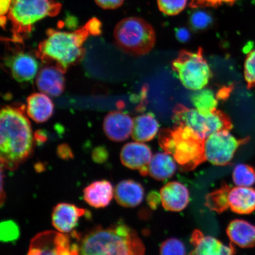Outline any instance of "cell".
<instances>
[{
	"label": "cell",
	"instance_id": "cell-43",
	"mask_svg": "<svg viewBox=\"0 0 255 255\" xmlns=\"http://www.w3.org/2000/svg\"><path fill=\"white\" fill-rule=\"evenodd\" d=\"M194 1V0H191V1Z\"/></svg>",
	"mask_w": 255,
	"mask_h": 255
},
{
	"label": "cell",
	"instance_id": "cell-13",
	"mask_svg": "<svg viewBox=\"0 0 255 255\" xmlns=\"http://www.w3.org/2000/svg\"><path fill=\"white\" fill-rule=\"evenodd\" d=\"M191 244L193 250L190 255H235L234 244L229 245L210 236H205L202 232L196 229L191 235Z\"/></svg>",
	"mask_w": 255,
	"mask_h": 255
},
{
	"label": "cell",
	"instance_id": "cell-6",
	"mask_svg": "<svg viewBox=\"0 0 255 255\" xmlns=\"http://www.w3.org/2000/svg\"><path fill=\"white\" fill-rule=\"evenodd\" d=\"M115 42L124 52L134 56L148 53L155 44L154 28L143 19L130 17L123 19L115 27Z\"/></svg>",
	"mask_w": 255,
	"mask_h": 255
},
{
	"label": "cell",
	"instance_id": "cell-19",
	"mask_svg": "<svg viewBox=\"0 0 255 255\" xmlns=\"http://www.w3.org/2000/svg\"><path fill=\"white\" fill-rule=\"evenodd\" d=\"M144 194L142 185L132 180L120 181L114 190V196L118 204L128 208L139 205Z\"/></svg>",
	"mask_w": 255,
	"mask_h": 255
},
{
	"label": "cell",
	"instance_id": "cell-39",
	"mask_svg": "<svg viewBox=\"0 0 255 255\" xmlns=\"http://www.w3.org/2000/svg\"><path fill=\"white\" fill-rule=\"evenodd\" d=\"M232 91V87H223L220 89L218 94H216L219 100H224L227 99L230 95Z\"/></svg>",
	"mask_w": 255,
	"mask_h": 255
},
{
	"label": "cell",
	"instance_id": "cell-3",
	"mask_svg": "<svg viewBox=\"0 0 255 255\" xmlns=\"http://www.w3.org/2000/svg\"><path fill=\"white\" fill-rule=\"evenodd\" d=\"M89 34L87 24L73 32L49 29L46 39L38 47L36 55L41 61L53 63L65 73L84 57L85 50L82 46Z\"/></svg>",
	"mask_w": 255,
	"mask_h": 255
},
{
	"label": "cell",
	"instance_id": "cell-30",
	"mask_svg": "<svg viewBox=\"0 0 255 255\" xmlns=\"http://www.w3.org/2000/svg\"><path fill=\"white\" fill-rule=\"evenodd\" d=\"M244 76L247 87H255V49L248 54L244 66Z\"/></svg>",
	"mask_w": 255,
	"mask_h": 255
},
{
	"label": "cell",
	"instance_id": "cell-32",
	"mask_svg": "<svg viewBox=\"0 0 255 255\" xmlns=\"http://www.w3.org/2000/svg\"><path fill=\"white\" fill-rule=\"evenodd\" d=\"M18 226L14 222L5 221L1 224V240L4 242L13 241L18 238Z\"/></svg>",
	"mask_w": 255,
	"mask_h": 255
},
{
	"label": "cell",
	"instance_id": "cell-5",
	"mask_svg": "<svg viewBox=\"0 0 255 255\" xmlns=\"http://www.w3.org/2000/svg\"><path fill=\"white\" fill-rule=\"evenodd\" d=\"M55 0H12L8 13L12 25V39L20 41L30 33L33 25L46 17H54L61 10Z\"/></svg>",
	"mask_w": 255,
	"mask_h": 255
},
{
	"label": "cell",
	"instance_id": "cell-41",
	"mask_svg": "<svg viewBox=\"0 0 255 255\" xmlns=\"http://www.w3.org/2000/svg\"><path fill=\"white\" fill-rule=\"evenodd\" d=\"M58 152L59 155L63 158H71L72 156L71 149L66 145L62 146V147L59 149Z\"/></svg>",
	"mask_w": 255,
	"mask_h": 255
},
{
	"label": "cell",
	"instance_id": "cell-14",
	"mask_svg": "<svg viewBox=\"0 0 255 255\" xmlns=\"http://www.w3.org/2000/svg\"><path fill=\"white\" fill-rule=\"evenodd\" d=\"M133 120L128 115L120 111L108 114L104 121L105 134L112 141L122 142L132 135Z\"/></svg>",
	"mask_w": 255,
	"mask_h": 255
},
{
	"label": "cell",
	"instance_id": "cell-12",
	"mask_svg": "<svg viewBox=\"0 0 255 255\" xmlns=\"http://www.w3.org/2000/svg\"><path fill=\"white\" fill-rule=\"evenodd\" d=\"M87 210L80 208L72 204L59 203L53 210L52 225L62 234L72 232L78 224L81 217L89 214Z\"/></svg>",
	"mask_w": 255,
	"mask_h": 255
},
{
	"label": "cell",
	"instance_id": "cell-33",
	"mask_svg": "<svg viewBox=\"0 0 255 255\" xmlns=\"http://www.w3.org/2000/svg\"><path fill=\"white\" fill-rule=\"evenodd\" d=\"M236 0H194L190 3V6L192 8L198 7H218L223 4L232 5Z\"/></svg>",
	"mask_w": 255,
	"mask_h": 255
},
{
	"label": "cell",
	"instance_id": "cell-11",
	"mask_svg": "<svg viewBox=\"0 0 255 255\" xmlns=\"http://www.w3.org/2000/svg\"><path fill=\"white\" fill-rule=\"evenodd\" d=\"M152 157L150 148L137 141L126 143L120 153L121 161L124 166L138 170L142 176L148 175V166Z\"/></svg>",
	"mask_w": 255,
	"mask_h": 255
},
{
	"label": "cell",
	"instance_id": "cell-26",
	"mask_svg": "<svg viewBox=\"0 0 255 255\" xmlns=\"http://www.w3.org/2000/svg\"><path fill=\"white\" fill-rule=\"evenodd\" d=\"M231 186L223 183L221 188L212 191L205 197V206L212 211L221 213L229 208L228 196Z\"/></svg>",
	"mask_w": 255,
	"mask_h": 255
},
{
	"label": "cell",
	"instance_id": "cell-15",
	"mask_svg": "<svg viewBox=\"0 0 255 255\" xmlns=\"http://www.w3.org/2000/svg\"><path fill=\"white\" fill-rule=\"evenodd\" d=\"M162 207L167 211L180 212L189 205L190 193L187 188L182 183L171 181L160 190Z\"/></svg>",
	"mask_w": 255,
	"mask_h": 255
},
{
	"label": "cell",
	"instance_id": "cell-9",
	"mask_svg": "<svg viewBox=\"0 0 255 255\" xmlns=\"http://www.w3.org/2000/svg\"><path fill=\"white\" fill-rule=\"evenodd\" d=\"M71 235L52 231L40 232L31 239L27 255H77V233Z\"/></svg>",
	"mask_w": 255,
	"mask_h": 255
},
{
	"label": "cell",
	"instance_id": "cell-21",
	"mask_svg": "<svg viewBox=\"0 0 255 255\" xmlns=\"http://www.w3.org/2000/svg\"><path fill=\"white\" fill-rule=\"evenodd\" d=\"M233 244L242 248L255 246V225L244 220L235 219L229 223L226 230Z\"/></svg>",
	"mask_w": 255,
	"mask_h": 255
},
{
	"label": "cell",
	"instance_id": "cell-42",
	"mask_svg": "<svg viewBox=\"0 0 255 255\" xmlns=\"http://www.w3.org/2000/svg\"><path fill=\"white\" fill-rule=\"evenodd\" d=\"M0 23H1V25L2 28L5 27L6 23H7V18H6L5 15H1V18H0Z\"/></svg>",
	"mask_w": 255,
	"mask_h": 255
},
{
	"label": "cell",
	"instance_id": "cell-31",
	"mask_svg": "<svg viewBox=\"0 0 255 255\" xmlns=\"http://www.w3.org/2000/svg\"><path fill=\"white\" fill-rule=\"evenodd\" d=\"M212 23L211 15L204 11H196L193 12L190 17L191 26L194 29L202 30L208 28Z\"/></svg>",
	"mask_w": 255,
	"mask_h": 255
},
{
	"label": "cell",
	"instance_id": "cell-23",
	"mask_svg": "<svg viewBox=\"0 0 255 255\" xmlns=\"http://www.w3.org/2000/svg\"><path fill=\"white\" fill-rule=\"evenodd\" d=\"M176 161L166 152H158L152 155L148 166V175L158 181L171 178L176 171Z\"/></svg>",
	"mask_w": 255,
	"mask_h": 255
},
{
	"label": "cell",
	"instance_id": "cell-24",
	"mask_svg": "<svg viewBox=\"0 0 255 255\" xmlns=\"http://www.w3.org/2000/svg\"><path fill=\"white\" fill-rule=\"evenodd\" d=\"M159 127L158 121L152 114L140 115L133 120L132 138L140 142L151 141L157 135Z\"/></svg>",
	"mask_w": 255,
	"mask_h": 255
},
{
	"label": "cell",
	"instance_id": "cell-10",
	"mask_svg": "<svg viewBox=\"0 0 255 255\" xmlns=\"http://www.w3.org/2000/svg\"><path fill=\"white\" fill-rule=\"evenodd\" d=\"M230 130H221L213 133L205 139V154L207 161L218 166L231 164L235 153L249 138L238 139Z\"/></svg>",
	"mask_w": 255,
	"mask_h": 255
},
{
	"label": "cell",
	"instance_id": "cell-38",
	"mask_svg": "<svg viewBox=\"0 0 255 255\" xmlns=\"http://www.w3.org/2000/svg\"><path fill=\"white\" fill-rule=\"evenodd\" d=\"M104 148H98L95 149L93 153V158L95 161L101 162L105 159V157H107V155L105 154Z\"/></svg>",
	"mask_w": 255,
	"mask_h": 255
},
{
	"label": "cell",
	"instance_id": "cell-18",
	"mask_svg": "<svg viewBox=\"0 0 255 255\" xmlns=\"http://www.w3.org/2000/svg\"><path fill=\"white\" fill-rule=\"evenodd\" d=\"M114 190L109 181H95L84 190V199L89 206L96 209L105 208L113 200Z\"/></svg>",
	"mask_w": 255,
	"mask_h": 255
},
{
	"label": "cell",
	"instance_id": "cell-36",
	"mask_svg": "<svg viewBox=\"0 0 255 255\" xmlns=\"http://www.w3.org/2000/svg\"><path fill=\"white\" fill-rule=\"evenodd\" d=\"M175 36L181 43H186L190 38V33L186 28H179L175 31Z\"/></svg>",
	"mask_w": 255,
	"mask_h": 255
},
{
	"label": "cell",
	"instance_id": "cell-34",
	"mask_svg": "<svg viewBox=\"0 0 255 255\" xmlns=\"http://www.w3.org/2000/svg\"><path fill=\"white\" fill-rule=\"evenodd\" d=\"M95 2L102 8L113 9L121 7L124 0H95Z\"/></svg>",
	"mask_w": 255,
	"mask_h": 255
},
{
	"label": "cell",
	"instance_id": "cell-27",
	"mask_svg": "<svg viewBox=\"0 0 255 255\" xmlns=\"http://www.w3.org/2000/svg\"><path fill=\"white\" fill-rule=\"evenodd\" d=\"M234 183L239 187H251L255 183V170L250 165L239 164L232 174Z\"/></svg>",
	"mask_w": 255,
	"mask_h": 255
},
{
	"label": "cell",
	"instance_id": "cell-7",
	"mask_svg": "<svg viewBox=\"0 0 255 255\" xmlns=\"http://www.w3.org/2000/svg\"><path fill=\"white\" fill-rule=\"evenodd\" d=\"M174 126L189 128L201 138L221 130H231L233 124L230 118L223 111L216 110L209 114L200 113L182 104L175 105L172 116Z\"/></svg>",
	"mask_w": 255,
	"mask_h": 255
},
{
	"label": "cell",
	"instance_id": "cell-40",
	"mask_svg": "<svg viewBox=\"0 0 255 255\" xmlns=\"http://www.w3.org/2000/svg\"><path fill=\"white\" fill-rule=\"evenodd\" d=\"M12 1V0H1V3H0V5H1V7H0L1 15H5L8 13Z\"/></svg>",
	"mask_w": 255,
	"mask_h": 255
},
{
	"label": "cell",
	"instance_id": "cell-37",
	"mask_svg": "<svg viewBox=\"0 0 255 255\" xmlns=\"http://www.w3.org/2000/svg\"><path fill=\"white\" fill-rule=\"evenodd\" d=\"M147 202L148 205L152 209H155L157 208L159 203L161 202L160 194H158L157 193L152 191V192L149 193L147 196Z\"/></svg>",
	"mask_w": 255,
	"mask_h": 255
},
{
	"label": "cell",
	"instance_id": "cell-20",
	"mask_svg": "<svg viewBox=\"0 0 255 255\" xmlns=\"http://www.w3.org/2000/svg\"><path fill=\"white\" fill-rule=\"evenodd\" d=\"M229 208L239 215H250L255 210V190L251 187H232L228 196Z\"/></svg>",
	"mask_w": 255,
	"mask_h": 255
},
{
	"label": "cell",
	"instance_id": "cell-4",
	"mask_svg": "<svg viewBox=\"0 0 255 255\" xmlns=\"http://www.w3.org/2000/svg\"><path fill=\"white\" fill-rule=\"evenodd\" d=\"M205 141L192 129L184 126L162 128L158 134L161 148L174 158L182 171L193 170L207 161Z\"/></svg>",
	"mask_w": 255,
	"mask_h": 255
},
{
	"label": "cell",
	"instance_id": "cell-16",
	"mask_svg": "<svg viewBox=\"0 0 255 255\" xmlns=\"http://www.w3.org/2000/svg\"><path fill=\"white\" fill-rule=\"evenodd\" d=\"M5 64L12 77L19 82H30L36 75L38 63L29 54L18 52L8 57Z\"/></svg>",
	"mask_w": 255,
	"mask_h": 255
},
{
	"label": "cell",
	"instance_id": "cell-29",
	"mask_svg": "<svg viewBox=\"0 0 255 255\" xmlns=\"http://www.w3.org/2000/svg\"><path fill=\"white\" fill-rule=\"evenodd\" d=\"M159 254L160 255H186V248L181 241L170 238L161 244Z\"/></svg>",
	"mask_w": 255,
	"mask_h": 255
},
{
	"label": "cell",
	"instance_id": "cell-28",
	"mask_svg": "<svg viewBox=\"0 0 255 255\" xmlns=\"http://www.w3.org/2000/svg\"><path fill=\"white\" fill-rule=\"evenodd\" d=\"M188 0H157L159 10L168 15H177L186 8Z\"/></svg>",
	"mask_w": 255,
	"mask_h": 255
},
{
	"label": "cell",
	"instance_id": "cell-35",
	"mask_svg": "<svg viewBox=\"0 0 255 255\" xmlns=\"http://www.w3.org/2000/svg\"><path fill=\"white\" fill-rule=\"evenodd\" d=\"M89 33L94 36H97L101 33V22L97 18H92L87 24Z\"/></svg>",
	"mask_w": 255,
	"mask_h": 255
},
{
	"label": "cell",
	"instance_id": "cell-8",
	"mask_svg": "<svg viewBox=\"0 0 255 255\" xmlns=\"http://www.w3.org/2000/svg\"><path fill=\"white\" fill-rule=\"evenodd\" d=\"M171 68L184 87L191 91L205 88L212 77L211 69L201 47L196 52L180 51L172 62Z\"/></svg>",
	"mask_w": 255,
	"mask_h": 255
},
{
	"label": "cell",
	"instance_id": "cell-25",
	"mask_svg": "<svg viewBox=\"0 0 255 255\" xmlns=\"http://www.w3.org/2000/svg\"><path fill=\"white\" fill-rule=\"evenodd\" d=\"M191 101L201 113L209 114L218 110L219 100L212 89L205 88L194 91L191 96Z\"/></svg>",
	"mask_w": 255,
	"mask_h": 255
},
{
	"label": "cell",
	"instance_id": "cell-17",
	"mask_svg": "<svg viewBox=\"0 0 255 255\" xmlns=\"http://www.w3.org/2000/svg\"><path fill=\"white\" fill-rule=\"evenodd\" d=\"M64 72L55 66L46 67L38 73L36 84L38 89L47 95L58 97L65 90Z\"/></svg>",
	"mask_w": 255,
	"mask_h": 255
},
{
	"label": "cell",
	"instance_id": "cell-22",
	"mask_svg": "<svg viewBox=\"0 0 255 255\" xmlns=\"http://www.w3.org/2000/svg\"><path fill=\"white\" fill-rule=\"evenodd\" d=\"M27 113L30 119L37 123L46 122L52 117L54 105L48 95L42 93L32 94L27 98Z\"/></svg>",
	"mask_w": 255,
	"mask_h": 255
},
{
	"label": "cell",
	"instance_id": "cell-2",
	"mask_svg": "<svg viewBox=\"0 0 255 255\" xmlns=\"http://www.w3.org/2000/svg\"><path fill=\"white\" fill-rule=\"evenodd\" d=\"M33 134L29 121L15 108H3L0 115L1 165L14 170L31 154Z\"/></svg>",
	"mask_w": 255,
	"mask_h": 255
},
{
	"label": "cell",
	"instance_id": "cell-1",
	"mask_svg": "<svg viewBox=\"0 0 255 255\" xmlns=\"http://www.w3.org/2000/svg\"><path fill=\"white\" fill-rule=\"evenodd\" d=\"M77 255H145V246L138 234L123 222L77 234Z\"/></svg>",
	"mask_w": 255,
	"mask_h": 255
}]
</instances>
